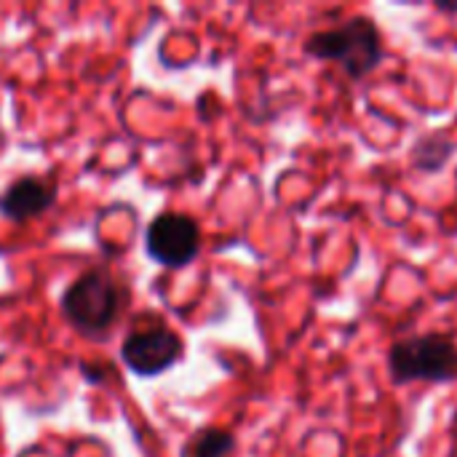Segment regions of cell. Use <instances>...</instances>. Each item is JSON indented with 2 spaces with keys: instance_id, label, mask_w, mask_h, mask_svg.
Segmentation results:
<instances>
[{
  "instance_id": "cell-2",
  "label": "cell",
  "mask_w": 457,
  "mask_h": 457,
  "mask_svg": "<svg viewBox=\"0 0 457 457\" xmlns=\"http://www.w3.org/2000/svg\"><path fill=\"white\" fill-rule=\"evenodd\" d=\"M120 308L123 289L104 270L83 273L62 297V311L67 321L88 337H102L115 324Z\"/></svg>"
},
{
  "instance_id": "cell-7",
  "label": "cell",
  "mask_w": 457,
  "mask_h": 457,
  "mask_svg": "<svg viewBox=\"0 0 457 457\" xmlns=\"http://www.w3.org/2000/svg\"><path fill=\"white\" fill-rule=\"evenodd\" d=\"M233 450H236L233 434L220 428H204L185 445L182 457H230Z\"/></svg>"
},
{
  "instance_id": "cell-4",
  "label": "cell",
  "mask_w": 457,
  "mask_h": 457,
  "mask_svg": "<svg viewBox=\"0 0 457 457\" xmlns=\"http://www.w3.org/2000/svg\"><path fill=\"white\" fill-rule=\"evenodd\" d=\"M120 359L131 372L153 378L171 370L182 359V340L161 321H153L150 327H142L126 337Z\"/></svg>"
},
{
  "instance_id": "cell-9",
  "label": "cell",
  "mask_w": 457,
  "mask_h": 457,
  "mask_svg": "<svg viewBox=\"0 0 457 457\" xmlns=\"http://www.w3.org/2000/svg\"><path fill=\"white\" fill-rule=\"evenodd\" d=\"M439 8H442V11H453V13H457V3L455 5H445V3H442Z\"/></svg>"
},
{
  "instance_id": "cell-1",
  "label": "cell",
  "mask_w": 457,
  "mask_h": 457,
  "mask_svg": "<svg viewBox=\"0 0 457 457\" xmlns=\"http://www.w3.org/2000/svg\"><path fill=\"white\" fill-rule=\"evenodd\" d=\"M305 51L316 59L337 62L351 78H364L383 59V37L375 21L351 19L343 27H332L308 37Z\"/></svg>"
},
{
  "instance_id": "cell-3",
  "label": "cell",
  "mask_w": 457,
  "mask_h": 457,
  "mask_svg": "<svg viewBox=\"0 0 457 457\" xmlns=\"http://www.w3.org/2000/svg\"><path fill=\"white\" fill-rule=\"evenodd\" d=\"M396 383L453 380L457 375V348L445 335H423L396 343L388 353Z\"/></svg>"
},
{
  "instance_id": "cell-6",
  "label": "cell",
  "mask_w": 457,
  "mask_h": 457,
  "mask_svg": "<svg viewBox=\"0 0 457 457\" xmlns=\"http://www.w3.org/2000/svg\"><path fill=\"white\" fill-rule=\"evenodd\" d=\"M56 198V187L51 179L21 177L11 182V187L0 195V214L8 220H32L43 214Z\"/></svg>"
},
{
  "instance_id": "cell-5",
  "label": "cell",
  "mask_w": 457,
  "mask_h": 457,
  "mask_svg": "<svg viewBox=\"0 0 457 457\" xmlns=\"http://www.w3.org/2000/svg\"><path fill=\"white\" fill-rule=\"evenodd\" d=\"M201 246L198 225L185 214H161L147 228V254L166 268H185Z\"/></svg>"
},
{
  "instance_id": "cell-8",
  "label": "cell",
  "mask_w": 457,
  "mask_h": 457,
  "mask_svg": "<svg viewBox=\"0 0 457 457\" xmlns=\"http://www.w3.org/2000/svg\"><path fill=\"white\" fill-rule=\"evenodd\" d=\"M453 153V145L442 137H428L415 147V161L423 171H436Z\"/></svg>"
}]
</instances>
